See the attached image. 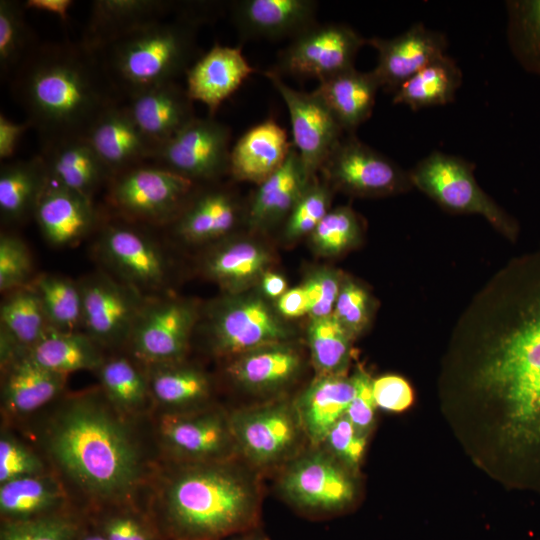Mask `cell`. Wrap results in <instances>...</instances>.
Segmentation results:
<instances>
[{
  "label": "cell",
  "instance_id": "42",
  "mask_svg": "<svg viewBox=\"0 0 540 540\" xmlns=\"http://www.w3.org/2000/svg\"><path fill=\"white\" fill-rule=\"evenodd\" d=\"M51 328L74 332L82 325V298L78 282L55 274H41L31 281Z\"/></svg>",
  "mask_w": 540,
  "mask_h": 540
},
{
  "label": "cell",
  "instance_id": "60",
  "mask_svg": "<svg viewBox=\"0 0 540 540\" xmlns=\"http://www.w3.org/2000/svg\"><path fill=\"white\" fill-rule=\"evenodd\" d=\"M263 292L270 298L278 299L287 289L286 279L279 273L267 271L261 277Z\"/></svg>",
  "mask_w": 540,
  "mask_h": 540
},
{
  "label": "cell",
  "instance_id": "45",
  "mask_svg": "<svg viewBox=\"0 0 540 540\" xmlns=\"http://www.w3.org/2000/svg\"><path fill=\"white\" fill-rule=\"evenodd\" d=\"M24 5L14 0L0 1V71L13 74L36 46L24 15Z\"/></svg>",
  "mask_w": 540,
  "mask_h": 540
},
{
  "label": "cell",
  "instance_id": "36",
  "mask_svg": "<svg viewBox=\"0 0 540 540\" xmlns=\"http://www.w3.org/2000/svg\"><path fill=\"white\" fill-rule=\"evenodd\" d=\"M99 347L86 333L50 327L28 354L40 366L67 376L75 371L100 369L105 360Z\"/></svg>",
  "mask_w": 540,
  "mask_h": 540
},
{
  "label": "cell",
  "instance_id": "1",
  "mask_svg": "<svg viewBox=\"0 0 540 540\" xmlns=\"http://www.w3.org/2000/svg\"><path fill=\"white\" fill-rule=\"evenodd\" d=\"M460 326L480 343L477 389L495 399L517 433L540 427V250L512 260Z\"/></svg>",
  "mask_w": 540,
  "mask_h": 540
},
{
  "label": "cell",
  "instance_id": "51",
  "mask_svg": "<svg viewBox=\"0 0 540 540\" xmlns=\"http://www.w3.org/2000/svg\"><path fill=\"white\" fill-rule=\"evenodd\" d=\"M343 278L337 271L324 268L313 272L302 284L309 303L311 319L333 314Z\"/></svg>",
  "mask_w": 540,
  "mask_h": 540
},
{
  "label": "cell",
  "instance_id": "33",
  "mask_svg": "<svg viewBox=\"0 0 540 540\" xmlns=\"http://www.w3.org/2000/svg\"><path fill=\"white\" fill-rule=\"evenodd\" d=\"M3 384L6 408L18 414L35 411L56 397L64 387L66 376L36 363L27 352L7 365Z\"/></svg>",
  "mask_w": 540,
  "mask_h": 540
},
{
  "label": "cell",
  "instance_id": "35",
  "mask_svg": "<svg viewBox=\"0 0 540 540\" xmlns=\"http://www.w3.org/2000/svg\"><path fill=\"white\" fill-rule=\"evenodd\" d=\"M272 263L270 252L253 241L227 243L203 260L207 277L230 293H237L253 284L267 272Z\"/></svg>",
  "mask_w": 540,
  "mask_h": 540
},
{
  "label": "cell",
  "instance_id": "3",
  "mask_svg": "<svg viewBox=\"0 0 540 540\" xmlns=\"http://www.w3.org/2000/svg\"><path fill=\"white\" fill-rule=\"evenodd\" d=\"M48 447L60 467L92 495L117 498L138 480L139 456L131 438L92 395L74 398L60 411Z\"/></svg>",
  "mask_w": 540,
  "mask_h": 540
},
{
  "label": "cell",
  "instance_id": "44",
  "mask_svg": "<svg viewBox=\"0 0 540 540\" xmlns=\"http://www.w3.org/2000/svg\"><path fill=\"white\" fill-rule=\"evenodd\" d=\"M99 373L107 398L119 409L134 411L147 401L151 391L149 382L127 358L116 357L104 361Z\"/></svg>",
  "mask_w": 540,
  "mask_h": 540
},
{
  "label": "cell",
  "instance_id": "13",
  "mask_svg": "<svg viewBox=\"0 0 540 540\" xmlns=\"http://www.w3.org/2000/svg\"><path fill=\"white\" fill-rule=\"evenodd\" d=\"M207 325L212 349L231 357L292 337V331L257 297L224 300L211 310Z\"/></svg>",
  "mask_w": 540,
  "mask_h": 540
},
{
  "label": "cell",
  "instance_id": "43",
  "mask_svg": "<svg viewBox=\"0 0 540 540\" xmlns=\"http://www.w3.org/2000/svg\"><path fill=\"white\" fill-rule=\"evenodd\" d=\"M63 498L60 485L52 478L25 476L1 484V513L26 518L57 505Z\"/></svg>",
  "mask_w": 540,
  "mask_h": 540
},
{
  "label": "cell",
  "instance_id": "49",
  "mask_svg": "<svg viewBox=\"0 0 540 540\" xmlns=\"http://www.w3.org/2000/svg\"><path fill=\"white\" fill-rule=\"evenodd\" d=\"M33 265L26 244L17 236L0 237V291L7 293L31 283Z\"/></svg>",
  "mask_w": 540,
  "mask_h": 540
},
{
  "label": "cell",
  "instance_id": "4",
  "mask_svg": "<svg viewBox=\"0 0 540 540\" xmlns=\"http://www.w3.org/2000/svg\"><path fill=\"white\" fill-rule=\"evenodd\" d=\"M169 523L182 540H217L255 529L260 493L252 474L226 460L180 469L163 493Z\"/></svg>",
  "mask_w": 540,
  "mask_h": 540
},
{
  "label": "cell",
  "instance_id": "19",
  "mask_svg": "<svg viewBox=\"0 0 540 540\" xmlns=\"http://www.w3.org/2000/svg\"><path fill=\"white\" fill-rule=\"evenodd\" d=\"M160 432L175 454L194 462L223 461L237 452L229 416L219 412L165 415Z\"/></svg>",
  "mask_w": 540,
  "mask_h": 540
},
{
  "label": "cell",
  "instance_id": "54",
  "mask_svg": "<svg viewBox=\"0 0 540 540\" xmlns=\"http://www.w3.org/2000/svg\"><path fill=\"white\" fill-rule=\"evenodd\" d=\"M351 377L355 392L346 416L361 433L367 435L373 424L377 407L373 395V380L362 370L356 371Z\"/></svg>",
  "mask_w": 540,
  "mask_h": 540
},
{
  "label": "cell",
  "instance_id": "6",
  "mask_svg": "<svg viewBox=\"0 0 540 540\" xmlns=\"http://www.w3.org/2000/svg\"><path fill=\"white\" fill-rule=\"evenodd\" d=\"M474 165L460 157L433 151L410 171L415 186L440 206L454 213L482 215L505 237L515 240L519 226L477 184Z\"/></svg>",
  "mask_w": 540,
  "mask_h": 540
},
{
  "label": "cell",
  "instance_id": "26",
  "mask_svg": "<svg viewBox=\"0 0 540 540\" xmlns=\"http://www.w3.org/2000/svg\"><path fill=\"white\" fill-rule=\"evenodd\" d=\"M352 377L317 375L293 402L303 434L320 447L330 429L346 415L354 396Z\"/></svg>",
  "mask_w": 540,
  "mask_h": 540
},
{
  "label": "cell",
  "instance_id": "25",
  "mask_svg": "<svg viewBox=\"0 0 540 540\" xmlns=\"http://www.w3.org/2000/svg\"><path fill=\"white\" fill-rule=\"evenodd\" d=\"M34 217L45 239L57 247L77 244L98 222L93 199L51 181L37 203Z\"/></svg>",
  "mask_w": 540,
  "mask_h": 540
},
{
  "label": "cell",
  "instance_id": "39",
  "mask_svg": "<svg viewBox=\"0 0 540 540\" xmlns=\"http://www.w3.org/2000/svg\"><path fill=\"white\" fill-rule=\"evenodd\" d=\"M155 366L149 385L154 397L162 404L187 407L208 398L210 382L199 369L181 365L180 361Z\"/></svg>",
  "mask_w": 540,
  "mask_h": 540
},
{
  "label": "cell",
  "instance_id": "21",
  "mask_svg": "<svg viewBox=\"0 0 540 540\" xmlns=\"http://www.w3.org/2000/svg\"><path fill=\"white\" fill-rule=\"evenodd\" d=\"M183 6L164 0L93 1L81 42L99 54L123 36L177 14Z\"/></svg>",
  "mask_w": 540,
  "mask_h": 540
},
{
  "label": "cell",
  "instance_id": "10",
  "mask_svg": "<svg viewBox=\"0 0 540 540\" xmlns=\"http://www.w3.org/2000/svg\"><path fill=\"white\" fill-rule=\"evenodd\" d=\"M229 423L237 452L257 468L290 458L303 433L293 403L285 400L235 411Z\"/></svg>",
  "mask_w": 540,
  "mask_h": 540
},
{
  "label": "cell",
  "instance_id": "31",
  "mask_svg": "<svg viewBox=\"0 0 540 540\" xmlns=\"http://www.w3.org/2000/svg\"><path fill=\"white\" fill-rule=\"evenodd\" d=\"M379 88L372 71L364 73L351 68L320 81L314 92L344 132L354 134L371 116Z\"/></svg>",
  "mask_w": 540,
  "mask_h": 540
},
{
  "label": "cell",
  "instance_id": "38",
  "mask_svg": "<svg viewBox=\"0 0 540 540\" xmlns=\"http://www.w3.org/2000/svg\"><path fill=\"white\" fill-rule=\"evenodd\" d=\"M1 333L29 351L50 328L41 299L31 283L5 293L0 306Z\"/></svg>",
  "mask_w": 540,
  "mask_h": 540
},
{
  "label": "cell",
  "instance_id": "8",
  "mask_svg": "<svg viewBox=\"0 0 540 540\" xmlns=\"http://www.w3.org/2000/svg\"><path fill=\"white\" fill-rule=\"evenodd\" d=\"M350 470L323 448L294 458L279 480L284 498L307 514H329L346 508L354 499Z\"/></svg>",
  "mask_w": 540,
  "mask_h": 540
},
{
  "label": "cell",
  "instance_id": "37",
  "mask_svg": "<svg viewBox=\"0 0 540 540\" xmlns=\"http://www.w3.org/2000/svg\"><path fill=\"white\" fill-rule=\"evenodd\" d=\"M462 83V72L447 54L434 60L406 80L394 93L393 103L412 110L446 105L455 98Z\"/></svg>",
  "mask_w": 540,
  "mask_h": 540
},
{
  "label": "cell",
  "instance_id": "52",
  "mask_svg": "<svg viewBox=\"0 0 540 540\" xmlns=\"http://www.w3.org/2000/svg\"><path fill=\"white\" fill-rule=\"evenodd\" d=\"M75 526L60 517L20 520L7 525L1 540H72Z\"/></svg>",
  "mask_w": 540,
  "mask_h": 540
},
{
  "label": "cell",
  "instance_id": "14",
  "mask_svg": "<svg viewBox=\"0 0 540 540\" xmlns=\"http://www.w3.org/2000/svg\"><path fill=\"white\" fill-rule=\"evenodd\" d=\"M230 128L213 117H195L157 148L154 161L193 182L229 172Z\"/></svg>",
  "mask_w": 540,
  "mask_h": 540
},
{
  "label": "cell",
  "instance_id": "15",
  "mask_svg": "<svg viewBox=\"0 0 540 540\" xmlns=\"http://www.w3.org/2000/svg\"><path fill=\"white\" fill-rule=\"evenodd\" d=\"M196 321L197 309L187 300L147 299L128 343L146 363L179 362L188 349Z\"/></svg>",
  "mask_w": 540,
  "mask_h": 540
},
{
  "label": "cell",
  "instance_id": "56",
  "mask_svg": "<svg viewBox=\"0 0 540 540\" xmlns=\"http://www.w3.org/2000/svg\"><path fill=\"white\" fill-rule=\"evenodd\" d=\"M30 122H14L9 120L3 113L0 114V159L7 160L13 157L18 144L31 128Z\"/></svg>",
  "mask_w": 540,
  "mask_h": 540
},
{
  "label": "cell",
  "instance_id": "46",
  "mask_svg": "<svg viewBox=\"0 0 540 540\" xmlns=\"http://www.w3.org/2000/svg\"><path fill=\"white\" fill-rule=\"evenodd\" d=\"M360 234L356 213L349 206H339L330 209L310 235L319 253L336 256L357 244Z\"/></svg>",
  "mask_w": 540,
  "mask_h": 540
},
{
  "label": "cell",
  "instance_id": "59",
  "mask_svg": "<svg viewBox=\"0 0 540 540\" xmlns=\"http://www.w3.org/2000/svg\"><path fill=\"white\" fill-rule=\"evenodd\" d=\"M73 3L71 0H27L23 5L25 10L46 12L57 16L62 21H67Z\"/></svg>",
  "mask_w": 540,
  "mask_h": 540
},
{
  "label": "cell",
  "instance_id": "12",
  "mask_svg": "<svg viewBox=\"0 0 540 540\" xmlns=\"http://www.w3.org/2000/svg\"><path fill=\"white\" fill-rule=\"evenodd\" d=\"M78 283L85 333L100 346L128 343L147 300L142 292L102 272L86 276Z\"/></svg>",
  "mask_w": 540,
  "mask_h": 540
},
{
  "label": "cell",
  "instance_id": "40",
  "mask_svg": "<svg viewBox=\"0 0 540 540\" xmlns=\"http://www.w3.org/2000/svg\"><path fill=\"white\" fill-rule=\"evenodd\" d=\"M507 41L520 66L540 77V0H510Z\"/></svg>",
  "mask_w": 540,
  "mask_h": 540
},
{
  "label": "cell",
  "instance_id": "28",
  "mask_svg": "<svg viewBox=\"0 0 540 540\" xmlns=\"http://www.w3.org/2000/svg\"><path fill=\"white\" fill-rule=\"evenodd\" d=\"M49 181L93 199L112 174L85 137H72L44 145Z\"/></svg>",
  "mask_w": 540,
  "mask_h": 540
},
{
  "label": "cell",
  "instance_id": "47",
  "mask_svg": "<svg viewBox=\"0 0 540 540\" xmlns=\"http://www.w3.org/2000/svg\"><path fill=\"white\" fill-rule=\"evenodd\" d=\"M331 186L315 177L286 218L284 235L296 239L311 234L330 210Z\"/></svg>",
  "mask_w": 540,
  "mask_h": 540
},
{
  "label": "cell",
  "instance_id": "30",
  "mask_svg": "<svg viewBox=\"0 0 540 540\" xmlns=\"http://www.w3.org/2000/svg\"><path fill=\"white\" fill-rule=\"evenodd\" d=\"M312 180L292 146L284 164L258 185L246 212L252 228H264L287 218Z\"/></svg>",
  "mask_w": 540,
  "mask_h": 540
},
{
  "label": "cell",
  "instance_id": "32",
  "mask_svg": "<svg viewBox=\"0 0 540 540\" xmlns=\"http://www.w3.org/2000/svg\"><path fill=\"white\" fill-rule=\"evenodd\" d=\"M239 203L224 189H212L191 198L172 221L174 233L188 243H204L229 234L238 222Z\"/></svg>",
  "mask_w": 540,
  "mask_h": 540
},
{
  "label": "cell",
  "instance_id": "18",
  "mask_svg": "<svg viewBox=\"0 0 540 540\" xmlns=\"http://www.w3.org/2000/svg\"><path fill=\"white\" fill-rule=\"evenodd\" d=\"M366 44L378 53L372 73L380 88L394 93L406 80L446 54L447 39L444 34L417 23L396 37H372Z\"/></svg>",
  "mask_w": 540,
  "mask_h": 540
},
{
  "label": "cell",
  "instance_id": "57",
  "mask_svg": "<svg viewBox=\"0 0 540 540\" xmlns=\"http://www.w3.org/2000/svg\"><path fill=\"white\" fill-rule=\"evenodd\" d=\"M277 311L286 318H298L309 313V303L302 285L288 289L277 299Z\"/></svg>",
  "mask_w": 540,
  "mask_h": 540
},
{
  "label": "cell",
  "instance_id": "34",
  "mask_svg": "<svg viewBox=\"0 0 540 540\" xmlns=\"http://www.w3.org/2000/svg\"><path fill=\"white\" fill-rule=\"evenodd\" d=\"M49 183L42 155L2 164L0 215L4 223H20L34 216L37 203Z\"/></svg>",
  "mask_w": 540,
  "mask_h": 540
},
{
  "label": "cell",
  "instance_id": "53",
  "mask_svg": "<svg viewBox=\"0 0 540 540\" xmlns=\"http://www.w3.org/2000/svg\"><path fill=\"white\" fill-rule=\"evenodd\" d=\"M42 470L41 461L18 442L1 438L0 441V482L38 475Z\"/></svg>",
  "mask_w": 540,
  "mask_h": 540
},
{
  "label": "cell",
  "instance_id": "20",
  "mask_svg": "<svg viewBox=\"0 0 540 540\" xmlns=\"http://www.w3.org/2000/svg\"><path fill=\"white\" fill-rule=\"evenodd\" d=\"M112 176L154 159L157 147L145 136L126 105L115 103L84 136Z\"/></svg>",
  "mask_w": 540,
  "mask_h": 540
},
{
  "label": "cell",
  "instance_id": "7",
  "mask_svg": "<svg viewBox=\"0 0 540 540\" xmlns=\"http://www.w3.org/2000/svg\"><path fill=\"white\" fill-rule=\"evenodd\" d=\"M108 188L110 204L123 216L157 224L181 213L196 183L160 165L141 164L112 176Z\"/></svg>",
  "mask_w": 540,
  "mask_h": 540
},
{
  "label": "cell",
  "instance_id": "48",
  "mask_svg": "<svg viewBox=\"0 0 540 540\" xmlns=\"http://www.w3.org/2000/svg\"><path fill=\"white\" fill-rule=\"evenodd\" d=\"M372 300L367 290L350 278H343L342 286L334 307L333 316L356 338L369 325Z\"/></svg>",
  "mask_w": 540,
  "mask_h": 540
},
{
  "label": "cell",
  "instance_id": "2",
  "mask_svg": "<svg viewBox=\"0 0 540 540\" xmlns=\"http://www.w3.org/2000/svg\"><path fill=\"white\" fill-rule=\"evenodd\" d=\"M11 92L44 145L84 137L118 103L100 55L81 41L36 44L12 74Z\"/></svg>",
  "mask_w": 540,
  "mask_h": 540
},
{
  "label": "cell",
  "instance_id": "50",
  "mask_svg": "<svg viewBox=\"0 0 540 540\" xmlns=\"http://www.w3.org/2000/svg\"><path fill=\"white\" fill-rule=\"evenodd\" d=\"M320 447L349 470L355 469L364 454L366 434L345 415L330 429Z\"/></svg>",
  "mask_w": 540,
  "mask_h": 540
},
{
  "label": "cell",
  "instance_id": "27",
  "mask_svg": "<svg viewBox=\"0 0 540 540\" xmlns=\"http://www.w3.org/2000/svg\"><path fill=\"white\" fill-rule=\"evenodd\" d=\"M293 143L272 118L247 130L230 152L229 173L239 181L262 183L286 161Z\"/></svg>",
  "mask_w": 540,
  "mask_h": 540
},
{
  "label": "cell",
  "instance_id": "62",
  "mask_svg": "<svg viewBox=\"0 0 540 540\" xmlns=\"http://www.w3.org/2000/svg\"><path fill=\"white\" fill-rule=\"evenodd\" d=\"M84 540H107V539L101 536H90V537L85 538Z\"/></svg>",
  "mask_w": 540,
  "mask_h": 540
},
{
  "label": "cell",
  "instance_id": "58",
  "mask_svg": "<svg viewBox=\"0 0 540 540\" xmlns=\"http://www.w3.org/2000/svg\"><path fill=\"white\" fill-rule=\"evenodd\" d=\"M107 540H148L142 526L133 518H112L105 526Z\"/></svg>",
  "mask_w": 540,
  "mask_h": 540
},
{
  "label": "cell",
  "instance_id": "29",
  "mask_svg": "<svg viewBox=\"0 0 540 540\" xmlns=\"http://www.w3.org/2000/svg\"><path fill=\"white\" fill-rule=\"evenodd\" d=\"M301 367L300 352L289 342H282L258 347L233 357L227 372L243 389L265 393L292 382Z\"/></svg>",
  "mask_w": 540,
  "mask_h": 540
},
{
  "label": "cell",
  "instance_id": "11",
  "mask_svg": "<svg viewBox=\"0 0 540 540\" xmlns=\"http://www.w3.org/2000/svg\"><path fill=\"white\" fill-rule=\"evenodd\" d=\"M320 172L331 187L359 197L386 196L413 187L409 172L354 134L340 139Z\"/></svg>",
  "mask_w": 540,
  "mask_h": 540
},
{
  "label": "cell",
  "instance_id": "17",
  "mask_svg": "<svg viewBox=\"0 0 540 540\" xmlns=\"http://www.w3.org/2000/svg\"><path fill=\"white\" fill-rule=\"evenodd\" d=\"M98 254L119 280L139 291L157 290L167 276V262L156 243L138 229L106 224L97 240Z\"/></svg>",
  "mask_w": 540,
  "mask_h": 540
},
{
  "label": "cell",
  "instance_id": "16",
  "mask_svg": "<svg viewBox=\"0 0 540 540\" xmlns=\"http://www.w3.org/2000/svg\"><path fill=\"white\" fill-rule=\"evenodd\" d=\"M264 75L287 106L293 146L307 177L313 180L329 153L343 137L344 130L314 91L296 90L270 70L265 71Z\"/></svg>",
  "mask_w": 540,
  "mask_h": 540
},
{
  "label": "cell",
  "instance_id": "61",
  "mask_svg": "<svg viewBox=\"0 0 540 540\" xmlns=\"http://www.w3.org/2000/svg\"><path fill=\"white\" fill-rule=\"evenodd\" d=\"M234 540H269L265 535L256 532L254 529L245 533H242L240 537Z\"/></svg>",
  "mask_w": 540,
  "mask_h": 540
},
{
  "label": "cell",
  "instance_id": "55",
  "mask_svg": "<svg viewBox=\"0 0 540 540\" xmlns=\"http://www.w3.org/2000/svg\"><path fill=\"white\" fill-rule=\"evenodd\" d=\"M373 395L377 407L399 412L413 402V391L409 383L397 375L381 376L372 382Z\"/></svg>",
  "mask_w": 540,
  "mask_h": 540
},
{
  "label": "cell",
  "instance_id": "23",
  "mask_svg": "<svg viewBox=\"0 0 540 540\" xmlns=\"http://www.w3.org/2000/svg\"><path fill=\"white\" fill-rule=\"evenodd\" d=\"M255 72L241 47L215 44L186 71V90L192 101L207 106L213 117L220 105Z\"/></svg>",
  "mask_w": 540,
  "mask_h": 540
},
{
  "label": "cell",
  "instance_id": "41",
  "mask_svg": "<svg viewBox=\"0 0 540 540\" xmlns=\"http://www.w3.org/2000/svg\"><path fill=\"white\" fill-rule=\"evenodd\" d=\"M307 339L318 375H345L353 338L333 314L311 319Z\"/></svg>",
  "mask_w": 540,
  "mask_h": 540
},
{
  "label": "cell",
  "instance_id": "9",
  "mask_svg": "<svg viewBox=\"0 0 540 540\" xmlns=\"http://www.w3.org/2000/svg\"><path fill=\"white\" fill-rule=\"evenodd\" d=\"M367 43L351 27L341 23H315L280 51L270 68L278 76L315 78L319 82L354 68L355 57Z\"/></svg>",
  "mask_w": 540,
  "mask_h": 540
},
{
  "label": "cell",
  "instance_id": "24",
  "mask_svg": "<svg viewBox=\"0 0 540 540\" xmlns=\"http://www.w3.org/2000/svg\"><path fill=\"white\" fill-rule=\"evenodd\" d=\"M134 121L158 148L196 116L187 90L176 81L162 83L128 97Z\"/></svg>",
  "mask_w": 540,
  "mask_h": 540
},
{
  "label": "cell",
  "instance_id": "5",
  "mask_svg": "<svg viewBox=\"0 0 540 540\" xmlns=\"http://www.w3.org/2000/svg\"><path fill=\"white\" fill-rule=\"evenodd\" d=\"M203 19L189 5L173 18L140 28L101 51L99 55L118 94L129 97L185 74L195 55L196 32Z\"/></svg>",
  "mask_w": 540,
  "mask_h": 540
},
{
  "label": "cell",
  "instance_id": "22",
  "mask_svg": "<svg viewBox=\"0 0 540 540\" xmlns=\"http://www.w3.org/2000/svg\"><path fill=\"white\" fill-rule=\"evenodd\" d=\"M312 0H241L231 5V17L244 39L294 38L316 21Z\"/></svg>",
  "mask_w": 540,
  "mask_h": 540
}]
</instances>
